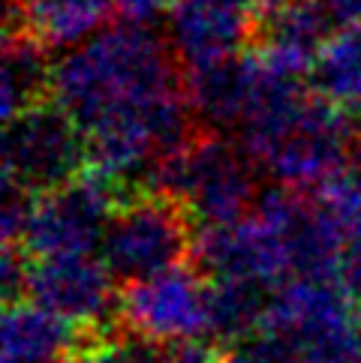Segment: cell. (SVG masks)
Instances as JSON below:
<instances>
[{"label":"cell","mask_w":361,"mask_h":363,"mask_svg":"<svg viewBox=\"0 0 361 363\" xmlns=\"http://www.w3.org/2000/svg\"><path fill=\"white\" fill-rule=\"evenodd\" d=\"M340 279H289L271 291L262 333L316 363H361V313Z\"/></svg>","instance_id":"3"},{"label":"cell","mask_w":361,"mask_h":363,"mask_svg":"<svg viewBox=\"0 0 361 363\" xmlns=\"http://www.w3.org/2000/svg\"><path fill=\"white\" fill-rule=\"evenodd\" d=\"M193 250V216L175 199L139 189L114 207L99 255L114 279L130 285L180 267Z\"/></svg>","instance_id":"4"},{"label":"cell","mask_w":361,"mask_h":363,"mask_svg":"<svg viewBox=\"0 0 361 363\" xmlns=\"http://www.w3.org/2000/svg\"><path fill=\"white\" fill-rule=\"evenodd\" d=\"M72 340L75 328L21 297L4 309L0 363H55L67 357Z\"/></svg>","instance_id":"14"},{"label":"cell","mask_w":361,"mask_h":363,"mask_svg":"<svg viewBox=\"0 0 361 363\" xmlns=\"http://www.w3.org/2000/svg\"><path fill=\"white\" fill-rule=\"evenodd\" d=\"M268 79L271 69L259 55H235L214 67L187 72L184 90L199 126L235 135L259 106Z\"/></svg>","instance_id":"11"},{"label":"cell","mask_w":361,"mask_h":363,"mask_svg":"<svg viewBox=\"0 0 361 363\" xmlns=\"http://www.w3.org/2000/svg\"><path fill=\"white\" fill-rule=\"evenodd\" d=\"M48 51L24 33H6L4 40V121L51 99Z\"/></svg>","instance_id":"15"},{"label":"cell","mask_w":361,"mask_h":363,"mask_svg":"<svg viewBox=\"0 0 361 363\" xmlns=\"http://www.w3.org/2000/svg\"><path fill=\"white\" fill-rule=\"evenodd\" d=\"M87 165L82 129L58 102H43L6 121L4 135V180L28 196L67 186L82 177Z\"/></svg>","instance_id":"6"},{"label":"cell","mask_w":361,"mask_h":363,"mask_svg":"<svg viewBox=\"0 0 361 363\" xmlns=\"http://www.w3.org/2000/svg\"><path fill=\"white\" fill-rule=\"evenodd\" d=\"M208 285L199 267H172L124 285L118 315L126 324V333L163 348L208 340Z\"/></svg>","instance_id":"7"},{"label":"cell","mask_w":361,"mask_h":363,"mask_svg":"<svg viewBox=\"0 0 361 363\" xmlns=\"http://www.w3.org/2000/svg\"><path fill=\"white\" fill-rule=\"evenodd\" d=\"M118 201L112 180L85 172L67 186L33 199L18 250L31 258L94 255L102 250Z\"/></svg>","instance_id":"5"},{"label":"cell","mask_w":361,"mask_h":363,"mask_svg":"<svg viewBox=\"0 0 361 363\" xmlns=\"http://www.w3.org/2000/svg\"><path fill=\"white\" fill-rule=\"evenodd\" d=\"M319 4L338 30L361 28V0H319Z\"/></svg>","instance_id":"22"},{"label":"cell","mask_w":361,"mask_h":363,"mask_svg":"<svg viewBox=\"0 0 361 363\" xmlns=\"http://www.w3.org/2000/svg\"><path fill=\"white\" fill-rule=\"evenodd\" d=\"M166 363H223V354L208 340H190L166 348Z\"/></svg>","instance_id":"21"},{"label":"cell","mask_w":361,"mask_h":363,"mask_svg":"<svg viewBox=\"0 0 361 363\" xmlns=\"http://www.w3.org/2000/svg\"><path fill=\"white\" fill-rule=\"evenodd\" d=\"M211 282V279H208ZM271 289L250 282H211L208 285V336L238 345L262 333Z\"/></svg>","instance_id":"16"},{"label":"cell","mask_w":361,"mask_h":363,"mask_svg":"<svg viewBox=\"0 0 361 363\" xmlns=\"http://www.w3.org/2000/svg\"><path fill=\"white\" fill-rule=\"evenodd\" d=\"M85 363H166V348L141 340V336L126 333V336H118V340L97 345Z\"/></svg>","instance_id":"19"},{"label":"cell","mask_w":361,"mask_h":363,"mask_svg":"<svg viewBox=\"0 0 361 363\" xmlns=\"http://www.w3.org/2000/svg\"><path fill=\"white\" fill-rule=\"evenodd\" d=\"M112 4L126 24H148L163 12H169L172 0H112Z\"/></svg>","instance_id":"20"},{"label":"cell","mask_w":361,"mask_h":363,"mask_svg":"<svg viewBox=\"0 0 361 363\" xmlns=\"http://www.w3.org/2000/svg\"><path fill=\"white\" fill-rule=\"evenodd\" d=\"M148 189L175 199L202 228L238 223L262 196L256 168L238 141L205 126L180 150L148 168Z\"/></svg>","instance_id":"2"},{"label":"cell","mask_w":361,"mask_h":363,"mask_svg":"<svg viewBox=\"0 0 361 363\" xmlns=\"http://www.w3.org/2000/svg\"><path fill=\"white\" fill-rule=\"evenodd\" d=\"M340 282L346 285V291L355 297V303L361 306V250L358 246H346L343 267H340Z\"/></svg>","instance_id":"23"},{"label":"cell","mask_w":361,"mask_h":363,"mask_svg":"<svg viewBox=\"0 0 361 363\" xmlns=\"http://www.w3.org/2000/svg\"><path fill=\"white\" fill-rule=\"evenodd\" d=\"M112 0H6V33H24L45 51L79 48L106 30Z\"/></svg>","instance_id":"13"},{"label":"cell","mask_w":361,"mask_h":363,"mask_svg":"<svg viewBox=\"0 0 361 363\" xmlns=\"http://www.w3.org/2000/svg\"><path fill=\"white\" fill-rule=\"evenodd\" d=\"M24 294L70 328L97 330L121 313L118 279L102 255L31 258Z\"/></svg>","instance_id":"8"},{"label":"cell","mask_w":361,"mask_h":363,"mask_svg":"<svg viewBox=\"0 0 361 363\" xmlns=\"http://www.w3.org/2000/svg\"><path fill=\"white\" fill-rule=\"evenodd\" d=\"M223 363H316V360H311L298 348H292L289 342L277 340V336L259 333L238 345H229Z\"/></svg>","instance_id":"18"},{"label":"cell","mask_w":361,"mask_h":363,"mask_svg":"<svg viewBox=\"0 0 361 363\" xmlns=\"http://www.w3.org/2000/svg\"><path fill=\"white\" fill-rule=\"evenodd\" d=\"M166 21V40L184 72L235 57L259 30V18L238 0H172Z\"/></svg>","instance_id":"10"},{"label":"cell","mask_w":361,"mask_h":363,"mask_svg":"<svg viewBox=\"0 0 361 363\" xmlns=\"http://www.w3.org/2000/svg\"><path fill=\"white\" fill-rule=\"evenodd\" d=\"M313 90L343 111H361V28L331 33L313 63Z\"/></svg>","instance_id":"17"},{"label":"cell","mask_w":361,"mask_h":363,"mask_svg":"<svg viewBox=\"0 0 361 363\" xmlns=\"http://www.w3.org/2000/svg\"><path fill=\"white\" fill-rule=\"evenodd\" d=\"M51 102L82 129L87 168L106 180L148 168L199 133L175 51L151 24H109L55 63Z\"/></svg>","instance_id":"1"},{"label":"cell","mask_w":361,"mask_h":363,"mask_svg":"<svg viewBox=\"0 0 361 363\" xmlns=\"http://www.w3.org/2000/svg\"><path fill=\"white\" fill-rule=\"evenodd\" d=\"M55 363H75V360H70V357H60V360H55Z\"/></svg>","instance_id":"24"},{"label":"cell","mask_w":361,"mask_h":363,"mask_svg":"<svg viewBox=\"0 0 361 363\" xmlns=\"http://www.w3.org/2000/svg\"><path fill=\"white\" fill-rule=\"evenodd\" d=\"M193 258L211 282H250L262 289H271V285L280 289L283 282L292 279V264L283 238L256 211L238 223L202 228Z\"/></svg>","instance_id":"9"},{"label":"cell","mask_w":361,"mask_h":363,"mask_svg":"<svg viewBox=\"0 0 361 363\" xmlns=\"http://www.w3.org/2000/svg\"><path fill=\"white\" fill-rule=\"evenodd\" d=\"M328 40L331 21L319 0H280L259 24L253 45L274 72L301 79L307 69H313Z\"/></svg>","instance_id":"12"}]
</instances>
